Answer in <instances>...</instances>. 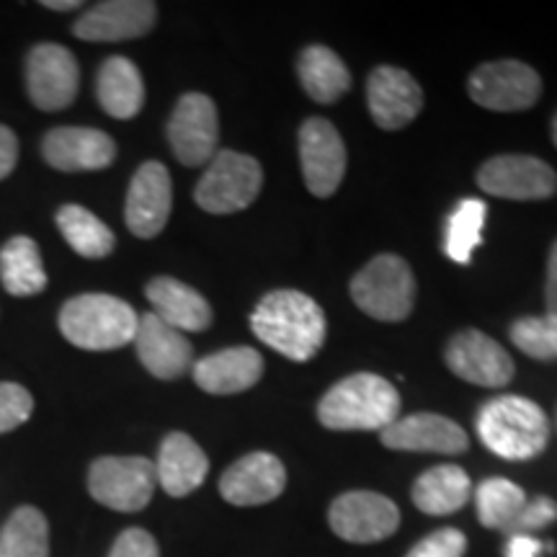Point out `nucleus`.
<instances>
[{
    "label": "nucleus",
    "mask_w": 557,
    "mask_h": 557,
    "mask_svg": "<svg viewBox=\"0 0 557 557\" xmlns=\"http://www.w3.org/2000/svg\"><path fill=\"white\" fill-rule=\"evenodd\" d=\"M250 331L282 357L302 364L323 348L329 323L323 308L305 292L276 289L256 305Z\"/></svg>",
    "instance_id": "obj_1"
},
{
    "label": "nucleus",
    "mask_w": 557,
    "mask_h": 557,
    "mask_svg": "<svg viewBox=\"0 0 557 557\" xmlns=\"http://www.w3.org/2000/svg\"><path fill=\"white\" fill-rule=\"evenodd\" d=\"M480 442L493 455L524 462L540 457L549 442V421L537 403L521 395H500L480 408L475 421Z\"/></svg>",
    "instance_id": "obj_2"
},
{
    "label": "nucleus",
    "mask_w": 557,
    "mask_h": 557,
    "mask_svg": "<svg viewBox=\"0 0 557 557\" xmlns=\"http://www.w3.org/2000/svg\"><path fill=\"white\" fill-rule=\"evenodd\" d=\"M398 389L369 372L336 382L318 406L320 423L331 431H382L398 421Z\"/></svg>",
    "instance_id": "obj_3"
},
{
    "label": "nucleus",
    "mask_w": 557,
    "mask_h": 557,
    "mask_svg": "<svg viewBox=\"0 0 557 557\" xmlns=\"http://www.w3.org/2000/svg\"><path fill=\"white\" fill-rule=\"evenodd\" d=\"M139 315L114 295H78L60 310V333L86 351H111L135 341Z\"/></svg>",
    "instance_id": "obj_4"
},
{
    "label": "nucleus",
    "mask_w": 557,
    "mask_h": 557,
    "mask_svg": "<svg viewBox=\"0 0 557 557\" xmlns=\"http://www.w3.org/2000/svg\"><path fill=\"white\" fill-rule=\"evenodd\" d=\"M351 297L361 312L382 323H400L416 302V278L408 261L395 253L374 256L351 278Z\"/></svg>",
    "instance_id": "obj_5"
},
{
    "label": "nucleus",
    "mask_w": 557,
    "mask_h": 557,
    "mask_svg": "<svg viewBox=\"0 0 557 557\" xmlns=\"http://www.w3.org/2000/svg\"><path fill=\"white\" fill-rule=\"evenodd\" d=\"M263 186V169L246 152L220 150L209 160L194 199L209 214H233L250 207Z\"/></svg>",
    "instance_id": "obj_6"
},
{
    "label": "nucleus",
    "mask_w": 557,
    "mask_h": 557,
    "mask_svg": "<svg viewBox=\"0 0 557 557\" xmlns=\"http://www.w3.org/2000/svg\"><path fill=\"white\" fill-rule=\"evenodd\" d=\"M156 487V462L145 457H99L88 470L90 496L111 511H143Z\"/></svg>",
    "instance_id": "obj_7"
},
{
    "label": "nucleus",
    "mask_w": 557,
    "mask_h": 557,
    "mask_svg": "<svg viewBox=\"0 0 557 557\" xmlns=\"http://www.w3.org/2000/svg\"><path fill=\"white\" fill-rule=\"evenodd\" d=\"M542 96V78L519 60L485 62L470 75V99L491 111L532 109Z\"/></svg>",
    "instance_id": "obj_8"
},
{
    "label": "nucleus",
    "mask_w": 557,
    "mask_h": 557,
    "mask_svg": "<svg viewBox=\"0 0 557 557\" xmlns=\"http://www.w3.org/2000/svg\"><path fill=\"white\" fill-rule=\"evenodd\" d=\"M169 143L181 165H205L218 156V107L205 94H184L169 122Z\"/></svg>",
    "instance_id": "obj_9"
},
{
    "label": "nucleus",
    "mask_w": 557,
    "mask_h": 557,
    "mask_svg": "<svg viewBox=\"0 0 557 557\" xmlns=\"http://www.w3.org/2000/svg\"><path fill=\"white\" fill-rule=\"evenodd\" d=\"M329 521L341 540L369 545L393 537L400 527V508L374 491H348L331 504Z\"/></svg>",
    "instance_id": "obj_10"
},
{
    "label": "nucleus",
    "mask_w": 557,
    "mask_h": 557,
    "mask_svg": "<svg viewBox=\"0 0 557 557\" xmlns=\"http://www.w3.org/2000/svg\"><path fill=\"white\" fill-rule=\"evenodd\" d=\"M478 186L491 197L542 201L557 191V173L534 156H496L480 165Z\"/></svg>",
    "instance_id": "obj_11"
},
{
    "label": "nucleus",
    "mask_w": 557,
    "mask_h": 557,
    "mask_svg": "<svg viewBox=\"0 0 557 557\" xmlns=\"http://www.w3.org/2000/svg\"><path fill=\"white\" fill-rule=\"evenodd\" d=\"M299 165L310 194L329 199L346 176V145L329 120L312 116L299 127Z\"/></svg>",
    "instance_id": "obj_12"
},
{
    "label": "nucleus",
    "mask_w": 557,
    "mask_h": 557,
    "mask_svg": "<svg viewBox=\"0 0 557 557\" xmlns=\"http://www.w3.org/2000/svg\"><path fill=\"white\" fill-rule=\"evenodd\" d=\"M26 86L37 109H67L81 86L78 60L62 45H37L26 60Z\"/></svg>",
    "instance_id": "obj_13"
},
{
    "label": "nucleus",
    "mask_w": 557,
    "mask_h": 557,
    "mask_svg": "<svg viewBox=\"0 0 557 557\" xmlns=\"http://www.w3.org/2000/svg\"><path fill=\"white\" fill-rule=\"evenodd\" d=\"M173 209V184L171 173L158 160H148L132 176L124 220L135 238L150 240L163 233L169 225Z\"/></svg>",
    "instance_id": "obj_14"
},
{
    "label": "nucleus",
    "mask_w": 557,
    "mask_h": 557,
    "mask_svg": "<svg viewBox=\"0 0 557 557\" xmlns=\"http://www.w3.org/2000/svg\"><path fill=\"white\" fill-rule=\"evenodd\" d=\"M444 359L451 372L470 385L504 387L513 377V359L508 357L506 348L472 329L451 336Z\"/></svg>",
    "instance_id": "obj_15"
},
{
    "label": "nucleus",
    "mask_w": 557,
    "mask_h": 557,
    "mask_svg": "<svg viewBox=\"0 0 557 557\" xmlns=\"http://www.w3.org/2000/svg\"><path fill=\"white\" fill-rule=\"evenodd\" d=\"M287 487V470L271 451H250L220 478V496L233 506H263Z\"/></svg>",
    "instance_id": "obj_16"
},
{
    "label": "nucleus",
    "mask_w": 557,
    "mask_h": 557,
    "mask_svg": "<svg viewBox=\"0 0 557 557\" xmlns=\"http://www.w3.org/2000/svg\"><path fill=\"white\" fill-rule=\"evenodd\" d=\"M367 103L377 127L389 132L403 129L421 111L423 90L406 70L382 65L369 73Z\"/></svg>",
    "instance_id": "obj_17"
},
{
    "label": "nucleus",
    "mask_w": 557,
    "mask_h": 557,
    "mask_svg": "<svg viewBox=\"0 0 557 557\" xmlns=\"http://www.w3.org/2000/svg\"><path fill=\"white\" fill-rule=\"evenodd\" d=\"M41 156L62 173L103 171L114 163L116 143L94 127H54L41 139Z\"/></svg>",
    "instance_id": "obj_18"
},
{
    "label": "nucleus",
    "mask_w": 557,
    "mask_h": 557,
    "mask_svg": "<svg viewBox=\"0 0 557 557\" xmlns=\"http://www.w3.org/2000/svg\"><path fill=\"white\" fill-rule=\"evenodd\" d=\"M382 444L395 451H431V455H462L470 438L459 423L438 413H413L380 431Z\"/></svg>",
    "instance_id": "obj_19"
},
{
    "label": "nucleus",
    "mask_w": 557,
    "mask_h": 557,
    "mask_svg": "<svg viewBox=\"0 0 557 557\" xmlns=\"http://www.w3.org/2000/svg\"><path fill=\"white\" fill-rule=\"evenodd\" d=\"M158 18V5L150 0H107L96 3L73 24L83 41H127L145 37Z\"/></svg>",
    "instance_id": "obj_20"
},
{
    "label": "nucleus",
    "mask_w": 557,
    "mask_h": 557,
    "mask_svg": "<svg viewBox=\"0 0 557 557\" xmlns=\"http://www.w3.org/2000/svg\"><path fill=\"white\" fill-rule=\"evenodd\" d=\"M137 357L152 377L158 380H178L181 374L189 372L194 361V348L186 336L169 323H163L156 312L139 315L135 341Z\"/></svg>",
    "instance_id": "obj_21"
},
{
    "label": "nucleus",
    "mask_w": 557,
    "mask_h": 557,
    "mask_svg": "<svg viewBox=\"0 0 557 557\" xmlns=\"http://www.w3.org/2000/svg\"><path fill=\"white\" fill-rule=\"evenodd\" d=\"M263 357L250 346H233L209 354L194 364V382L209 395L246 393L261 380Z\"/></svg>",
    "instance_id": "obj_22"
},
{
    "label": "nucleus",
    "mask_w": 557,
    "mask_h": 557,
    "mask_svg": "<svg viewBox=\"0 0 557 557\" xmlns=\"http://www.w3.org/2000/svg\"><path fill=\"white\" fill-rule=\"evenodd\" d=\"M209 459L189 434L173 431L163 438L156 462L158 485L173 498H184L207 480Z\"/></svg>",
    "instance_id": "obj_23"
},
{
    "label": "nucleus",
    "mask_w": 557,
    "mask_h": 557,
    "mask_svg": "<svg viewBox=\"0 0 557 557\" xmlns=\"http://www.w3.org/2000/svg\"><path fill=\"white\" fill-rule=\"evenodd\" d=\"M152 312L181 333H201L212 325V308L197 289L173 276H156L145 287Z\"/></svg>",
    "instance_id": "obj_24"
},
{
    "label": "nucleus",
    "mask_w": 557,
    "mask_h": 557,
    "mask_svg": "<svg viewBox=\"0 0 557 557\" xmlns=\"http://www.w3.org/2000/svg\"><path fill=\"white\" fill-rule=\"evenodd\" d=\"M101 109L114 120H135L145 103V83L139 67L127 58H109L96 78Z\"/></svg>",
    "instance_id": "obj_25"
},
{
    "label": "nucleus",
    "mask_w": 557,
    "mask_h": 557,
    "mask_svg": "<svg viewBox=\"0 0 557 557\" xmlns=\"http://www.w3.org/2000/svg\"><path fill=\"white\" fill-rule=\"evenodd\" d=\"M472 498V480L457 465H438L423 472L413 485V504L429 517L462 511Z\"/></svg>",
    "instance_id": "obj_26"
},
{
    "label": "nucleus",
    "mask_w": 557,
    "mask_h": 557,
    "mask_svg": "<svg viewBox=\"0 0 557 557\" xmlns=\"http://www.w3.org/2000/svg\"><path fill=\"white\" fill-rule=\"evenodd\" d=\"M297 75L305 94L315 103H336L351 88V73L346 62L323 45L305 47L297 60Z\"/></svg>",
    "instance_id": "obj_27"
},
{
    "label": "nucleus",
    "mask_w": 557,
    "mask_h": 557,
    "mask_svg": "<svg viewBox=\"0 0 557 557\" xmlns=\"http://www.w3.org/2000/svg\"><path fill=\"white\" fill-rule=\"evenodd\" d=\"M0 278L13 297H34L47 289V271L39 246L26 235H16L0 250Z\"/></svg>",
    "instance_id": "obj_28"
},
{
    "label": "nucleus",
    "mask_w": 557,
    "mask_h": 557,
    "mask_svg": "<svg viewBox=\"0 0 557 557\" xmlns=\"http://www.w3.org/2000/svg\"><path fill=\"white\" fill-rule=\"evenodd\" d=\"M58 227L67 246L83 259H107L116 246L114 233L90 209L81 205L62 207L58 212Z\"/></svg>",
    "instance_id": "obj_29"
},
{
    "label": "nucleus",
    "mask_w": 557,
    "mask_h": 557,
    "mask_svg": "<svg viewBox=\"0 0 557 557\" xmlns=\"http://www.w3.org/2000/svg\"><path fill=\"white\" fill-rule=\"evenodd\" d=\"M0 557H50V524L34 506H18L0 529Z\"/></svg>",
    "instance_id": "obj_30"
},
{
    "label": "nucleus",
    "mask_w": 557,
    "mask_h": 557,
    "mask_svg": "<svg viewBox=\"0 0 557 557\" xmlns=\"http://www.w3.org/2000/svg\"><path fill=\"white\" fill-rule=\"evenodd\" d=\"M527 504V493L506 478H487L475 487L478 521L485 529L508 532Z\"/></svg>",
    "instance_id": "obj_31"
},
{
    "label": "nucleus",
    "mask_w": 557,
    "mask_h": 557,
    "mask_svg": "<svg viewBox=\"0 0 557 557\" xmlns=\"http://www.w3.org/2000/svg\"><path fill=\"white\" fill-rule=\"evenodd\" d=\"M487 205L483 199H462L451 209L444 230V250L455 263H470L472 250L483 240Z\"/></svg>",
    "instance_id": "obj_32"
},
{
    "label": "nucleus",
    "mask_w": 557,
    "mask_h": 557,
    "mask_svg": "<svg viewBox=\"0 0 557 557\" xmlns=\"http://www.w3.org/2000/svg\"><path fill=\"white\" fill-rule=\"evenodd\" d=\"M511 341L529 359L557 361V315L519 318L511 325Z\"/></svg>",
    "instance_id": "obj_33"
},
{
    "label": "nucleus",
    "mask_w": 557,
    "mask_h": 557,
    "mask_svg": "<svg viewBox=\"0 0 557 557\" xmlns=\"http://www.w3.org/2000/svg\"><path fill=\"white\" fill-rule=\"evenodd\" d=\"M34 413V398L16 382H0V434L24 426Z\"/></svg>",
    "instance_id": "obj_34"
},
{
    "label": "nucleus",
    "mask_w": 557,
    "mask_h": 557,
    "mask_svg": "<svg viewBox=\"0 0 557 557\" xmlns=\"http://www.w3.org/2000/svg\"><path fill=\"white\" fill-rule=\"evenodd\" d=\"M465 553H468V537L455 527H444L410 547L406 557H465Z\"/></svg>",
    "instance_id": "obj_35"
},
{
    "label": "nucleus",
    "mask_w": 557,
    "mask_h": 557,
    "mask_svg": "<svg viewBox=\"0 0 557 557\" xmlns=\"http://www.w3.org/2000/svg\"><path fill=\"white\" fill-rule=\"evenodd\" d=\"M555 519H557V504L553 498H547V496L532 498V500H527L517 521H513L511 529H508L506 534L508 537H513V534H532V532H537V529L549 527Z\"/></svg>",
    "instance_id": "obj_36"
},
{
    "label": "nucleus",
    "mask_w": 557,
    "mask_h": 557,
    "mask_svg": "<svg viewBox=\"0 0 557 557\" xmlns=\"http://www.w3.org/2000/svg\"><path fill=\"white\" fill-rule=\"evenodd\" d=\"M109 557H160L158 542L145 529L132 527L116 537L114 547H111Z\"/></svg>",
    "instance_id": "obj_37"
},
{
    "label": "nucleus",
    "mask_w": 557,
    "mask_h": 557,
    "mask_svg": "<svg viewBox=\"0 0 557 557\" xmlns=\"http://www.w3.org/2000/svg\"><path fill=\"white\" fill-rule=\"evenodd\" d=\"M553 553V542L542 545L532 534H513L506 542V557H540L542 553Z\"/></svg>",
    "instance_id": "obj_38"
},
{
    "label": "nucleus",
    "mask_w": 557,
    "mask_h": 557,
    "mask_svg": "<svg viewBox=\"0 0 557 557\" xmlns=\"http://www.w3.org/2000/svg\"><path fill=\"white\" fill-rule=\"evenodd\" d=\"M18 160V139L11 127L0 124V181L9 178Z\"/></svg>",
    "instance_id": "obj_39"
},
{
    "label": "nucleus",
    "mask_w": 557,
    "mask_h": 557,
    "mask_svg": "<svg viewBox=\"0 0 557 557\" xmlns=\"http://www.w3.org/2000/svg\"><path fill=\"white\" fill-rule=\"evenodd\" d=\"M545 305L549 315H557V240L547 256V282H545Z\"/></svg>",
    "instance_id": "obj_40"
},
{
    "label": "nucleus",
    "mask_w": 557,
    "mask_h": 557,
    "mask_svg": "<svg viewBox=\"0 0 557 557\" xmlns=\"http://www.w3.org/2000/svg\"><path fill=\"white\" fill-rule=\"evenodd\" d=\"M45 9H50V11H75V9H81V0H45Z\"/></svg>",
    "instance_id": "obj_41"
},
{
    "label": "nucleus",
    "mask_w": 557,
    "mask_h": 557,
    "mask_svg": "<svg viewBox=\"0 0 557 557\" xmlns=\"http://www.w3.org/2000/svg\"><path fill=\"white\" fill-rule=\"evenodd\" d=\"M553 143H555V148H557V114H555V120H553Z\"/></svg>",
    "instance_id": "obj_42"
}]
</instances>
